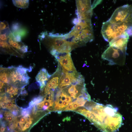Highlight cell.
I'll return each mask as SVG.
<instances>
[{
	"mask_svg": "<svg viewBox=\"0 0 132 132\" xmlns=\"http://www.w3.org/2000/svg\"><path fill=\"white\" fill-rule=\"evenodd\" d=\"M12 33L14 35H20L22 38L26 36L27 33V31L26 28L24 27H22L18 31Z\"/></svg>",
	"mask_w": 132,
	"mask_h": 132,
	"instance_id": "obj_18",
	"label": "cell"
},
{
	"mask_svg": "<svg viewBox=\"0 0 132 132\" xmlns=\"http://www.w3.org/2000/svg\"><path fill=\"white\" fill-rule=\"evenodd\" d=\"M129 36L125 33L109 42V45L116 47L123 50L126 51L127 43Z\"/></svg>",
	"mask_w": 132,
	"mask_h": 132,
	"instance_id": "obj_11",
	"label": "cell"
},
{
	"mask_svg": "<svg viewBox=\"0 0 132 132\" xmlns=\"http://www.w3.org/2000/svg\"><path fill=\"white\" fill-rule=\"evenodd\" d=\"M78 21L91 20L92 15V7L90 0H76Z\"/></svg>",
	"mask_w": 132,
	"mask_h": 132,
	"instance_id": "obj_6",
	"label": "cell"
},
{
	"mask_svg": "<svg viewBox=\"0 0 132 132\" xmlns=\"http://www.w3.org/2000/svg\"><path fill=\"white\" fill-rule=\"evenodd\" d=\"M45 38L44 42L54 57L60 54L70 53L78 46L75 43L66 41L62 35L49 34Z\"/></svg>",
	"mask_w": 132,
	"mask_h": 132,
	"instance_id": "obj_2",
	"label": "cell"
},
{
	"mask_svg": "<svg viewBox=\"0 0 132 132\" xmlns=\"http://www.w3.org/2000/svg\"><path fill=\"white\" fill-rule=\"evenodd\" d=\"M101 1V0H97V1H95V2L93 3V4L92 5V8L93 9L97 5L99 4Z\"/></svg>",
	"mask_w": 132,
	"mask_h": 132,
	"instance_id": "obj_30",
	"label": "cell"
},
{
	"mask_svg": "<svg viewBox=\"0 0 132 132\" xmlns=\"http://www.w3.org/2000/svg\"><path fill=\"white\" fill-rule=\"evenodd\" d=\"M93 119L90 121L101 132H116L122 123V117L110 105L93 101L88 109Z\"/></svg>",
	"mask_w": 132,
	"mask_h": 132,
	"instance_id": "obj_1",
	"label": "cell"
},
{
	"mask_svg": "<svg viewBox=\"0 0 132 132\" xmlns=\"http://www.w3.org/2000/svg\"><path fill=\"white\" fill-rule=\"evenodd\" d=\"M42 97L40 96L36 98H35L30 102V105H34L38 104L41 101H42L43 99Z\"/></svg>",
	"mask_w": 132,
	"mask_h": 132,
	"instance_id": "obj_22",
	"label": "cell"
},
{
	"mask_svg": "<svg viewBox=\"0 0 132 132\" xmlns=\"http://www.w3.org/2000/svg\"><path fill=\"white\" fill-rule=\"evenodd\" d=\"M4 83L3 82L0 81V89H1L3 88V86L4 85Z\"/></svg>",
	"mask_w": 132,
	"mask_h": 132,
	"instance_id": "obj_31",
	"label": "cell"
},
{
	"mask_svg": "<svg viewBox=\"0 0 132 132\" xmlns=\"http://www.w3.org/2000/svg\"><path fill=\"white\" fill-rule=\"evenodd\" d=\"M63 72L77 71L72 60L70 53L59 54L55 56Z\"/></svg>",
	"mask_w": 132,
	"mask_h": 132,
	"instance_id": "obj_9",
	"label": "cell"
},
{
	"mask_svg": "<svg viewBox=\"0 0 132 132\" xmlns=\"http://www.w3.org/2000/svg\"><path fill=\"white\" fill-rule=\"evenodd\" d=\"M12 1L15 6L22 9L28 8L29 4V0H12Z\"/></svg>",
	"mask_w": 132,
	"mask_h": 132,
	"instance_id": "obj_15",
	"label": "cell"
},
{
	"mask_svg": "<svg viewBox=\"0 0 132 132\" xmlns=\"http://www.w3.org/2000/svg\"><path fill=\"white\" fill-rule=\"evenodd\" d=\"M18 91L17 88L10 85L7 88L6 92L10 95L11 97H13V96H15L17 94Z\"/></svg>",
	"mask_w": 132,
	"mask_h": 132,
	"instance_id": "obj_16",
	"label": "cell"
},
{
	"mask_svg": "<svg viewBox=\"0 0 132 132\" xmlns=\"http://www.w3.org/2000/svg\"><path fill=\"white\" fill-rule=\"evenodd\" d=\"M8 69L10 83L17 85L28 83L30 77L27 72L28 69L19 66L17 67H10Z\"/></svg>",
	"mask_w": 132,
	"mask_h": 132,
	"instance_id": "obj_5",
	"label": "cell"
},
{
	"mask_svg": "<svg viewBox=\"0 0 132 132\" xmlns=\"http://www.w3.org/2000/svg\"><path fill=\"white\" fill-rule=\"evenodd\" d=\"M126 51L110 46L104 52L101 57L108 61L110 65L122 66L124 64Z\"/></svg>",
	"mask_w": 132,
	"mask_h": 132,
	"instance_id": "obj_4",
	"label": "cell"
},
{
	"mask_svg": "<svg viewBox=\"0 0 132 132\" xmlns=\"http://www.w3.org/2000/svg\"><path fill=\"white\" fill-rule=\"evenodd\" d=\"M5 130V128L3 127H2L0 128V131H1V132L4 131Z\"/></svg>",
	"mask_w": 132,
	"mask_h": 132,
	"instance_id": "obj_33",
	"label": "cell"
},
{
	"mask_svg": "<svg viewBox=\"0 0 132 132\" xmlns=\"http://www.w3.org/2000/svg\"><path fill=\"white\" fill-rule=\"evenodd\" d=\"M82 75L77 71L67 72L62 71L59 83L58 88L65 89L73 83L76 82Z\"/></svg>",
	"mask_w": 132,
	"mask_h": 132,
	"instance_id": "obj_8",
	"label": "cell"
},
{
	"mask_svg": "<svg viewBox=\"0 0 132 132\" xmlns=\"http://www.w3.org/2000/svg\"><path fill=\"white\" fill-rule=\"evenodd\" d=\"M32 123V121L29 122H27L24 125L23 128L22 129V131H24L26 129L30 127Z\"/></svg>",
	"mask_w": 132,
	"mask_h": 132,
	"instance_id": "obj_24",
	"label": "cell"
},
{
	"mask_svg": "<svg viewBox=\"0 0 132 132\" xmlns=\"http://www.w3.org/2000/svg\"><path fill=\"white\" fill-rule=\"evenodd\" d=\"M5 119L10 123L11 122L15 120L16 118L10 112H6L4 113Z\"/></svg>",
	"mask_w": 132,
	"mask_h": 132,
	"instance_id": "obj_19",
	"label": "cell"
},
{
	"mask_svg": "<svg viewBox=\"0 0 132 132\" xmlns=\"http://www.w3.org/2000/svg\"><path fill=\"white\" fill-rule=\"evenodd\" d=\"M0 31H2L9 28L8 23L5 21L0 22Z\"/></svg>",
	"mask_w": 132,
	"mask_h": 132,
	"instance_id": "obj_21",
	"label": "cell"
},
{
	"mask_svg": "<svg viewBox=\"0 0 132 132\" xmlns=\"http://www.w3.org/2000/svg\"><path fill=\"white\" fill-rule=\"evenodd\" d=\"M37 108L38 109H41L44 106V101H42L41 103L38 104Z\"/></svg>",
	"mask_w": 132,
	"mask_h": 132,
	"instance_id": "obj_28",
	"label": "cell"
},
{
	"mask_svg": "<svg viewBox=\"0 0 132 132\" xmlns=\"http://www.w3.org/2000/svg\"><path fill=\"white\" fill-rule=\"evenodd\" d=\"M51 76L50 75L45 68L41 69L36 76V79L41 87V88H44Z\"/></svg>",
	"mask_w": 132,
	"mask_h": 132,
	"instance_id": "obj_13",
	"label": "cell"
},
{
	"mask_svg": "<svg viewBox=\"0 0 132 132\" xmlns=\"http://www.w3.org/2000/svg\"><path fill=\"white\" fill-rule=\"evenodd\" d=\"M6 101L7 105V109L11 110L13 108L15 107V105L13 104L11 100L8 99Z\"/></svg>",
	"mask_w": 132,
	"mask_h": 132,
	"instance_id": "obj_23",
	"label": "cell"
},
{
	"mask_svg": "<svg viewBox=\"0 0 132 132\" xmlns=\"http://www.w3.org/2000/svg\"><path fill=\"white\" fill-rule=\"evenodd\" d=\"M72 38L71 42L75 43L78 46L84 45L87 43L92 41L94 39L92 26L83 29Z\"/></svg>",
	"mask_w": 132,
	"mask_h": 132,
	"instance_id": "obj_7",
	"label": "cell"
},
{
	"mask_svg": "<svg viewBox=\"0 0 132 132\" xmlns=\"http://www.w3.org/2000/svg\"><path fill=\"white\" fill-rule=\"evenodd\" d=\"M108 21L112 23H125L132 27V6L126 4L118 7Z\"/></svg>",
	"mask_w": 132,
	"mask_h": 132,
	"instance_id": "obj_3",
	"label": "cell"
},
{
	"mask_svg": "<svg viewBox=\"0 0 132 132\" xmlns=\"http://www.w3.org/2000/svg\"><path fill=\"white\" fill-rule=\"evenodd\" d=\"M72 102V105L73 109L74 110L76 109L78 107H79L78 104L76 102Z\"/></svg>",
	"mask_w": 132,
	"mask_h": 132,
	"instance_id": "obj_29",
	"label": "cell"
},
{
	"mask_svg": "<svg viewBox=\"0 0 132 132\" xmlns=\"http://www.w3.org/2000/svg\"><path fill=\"white\" fill-rule=\"evenodd\" d=\"M12 113L13 115H16L18 113H17V111L13 110L12 112Z\"/></svg>",
	"mask_w": 132,
	"mask_h": 132,
	"instance_id": "obj_32",
	"label": "cell"
},
{
	"mask_svg": "<svg viewBox=\"0 0 132 132\" xmlns=\"http://www.w3.org/2000/svg\"><path fill=\"white\" fill-rule=\"evenodd\" d=\"M0 81L4 83H10L8 68L1 70L0 71Z\"/></svg>",
	"mask_w": 132,
	"mask_h": 132,
	"instance_id": "obj_14",
	"label": "cell"
},
{
	"mask_svg": "<svg viewBox=\"0 0 132 132\" xmlns=\"http://www.w3.org/2000/svg\"><path fill=\"white\" fill-rule=\"evenodd\" d=\"M8 42L11 46L13 48L17 49L18 50H20L23 44L20 42H18L13 41L11 38H9Z\"/></svg>",
	"mask_w": 132,
	"mask_h": 132,
	"instance_id": "obj_17",
	"label": "cell"
},
{
	"mask_svg": "<svg viewBox=\"0 0 132 132\" xmlns=\"http://www.w3.org/2000/svg\"><path fill=\"white\" fill-rule=\"evenodd\" d=\"M21 24L18 22H14L12 24L11 28L12 33L16 32L22 28Z\"/></svg>",
	"mask_w": 132,
	"mask_h": 132,
	"instance_id": "obj_20",
	"label": "cell"
},
{
	"mask_svg": "<svg viewBox=\"0 0 132 132\" xmlns=\"http://www.w3.org/2000/svg\"><path fill=\"white\" fill-rule=\"evenodd\" d=\"M0 102V106L2 108L5 109L7 108V102L6 101H2Z\"/></svg>",
	"mask_w": 132,
	"mask_h": 132,
	"instance_id": "obj_27",
	"label": "cell"
},
{
	"mask_svg": "<svg viewBox=\"0 0 132 132\" xmlns=\"http://www.w3.org/2000/svg\"><path fill=\"white\" fill-rule=\"evenodd\" d=\"M91 26V20H82L78 21L71 32L66 34L67 39L75 36L83 29Z\"/></svg>",
	"mask_w": 132,
	"mask_h": 132,
	"instance_id": "obj_12",
	"label": "cell"
},
{
	"mask_svg": "<svg viewBox=\"0 0 132 132\" xmlns=\"http://www.w3.org/2000/svg\"><path fill=\"white\" fill-rule=\"evenodd\" d=\"M58 64L56 72L51 76L47 82L44 89V94H46L51 89L53 91L58 85L60 77L62 72V69Z\"/></svg>",
	"mask_w": 132,
	"mask_h": 132,
	"instance_id": "obj_10",
	"label": "cell"
},
{
	"mask_svg": "<svg viewBox=\"0 0 132 132\" xmlns=\"http://www.w3.org/2000/svg\"><path fill=\"white\" fill-rule=\"evenodd\" d=\"M48 107L45 106H44L43 107V109L44 110H45L46 109H48Z\"/></svg>",
	"mask_w": 132,
	"mask_h": 132,
	"instance_id": "obj_34",
	"label": "cell"
},
{
	"mask_svg": "<svg viewBox=\"0 0 132 132\" xmlns=\"http://www.w3.org/2000/svg\"><path fill=\"white\" fill-rule=\"evenodd\" d=\"M74 110L72 103L71 102L63 110V111L73 110Z\"/></svg>",
	"mask_w": 132,
	"mask_h": 132,
	"instance_id": "obj_26",
	"label": "cell"
},
{
	"mask_svg": "<svg viewBox=\"0 0 132 132\" xmlns=\"http://www.w3.org/2000/svg\"><path fill=\"white\" fill-rule=\"evenodd\" d=\"M28 47L27 46L23 44L21 47L20 51L21 52L24 53L28 52Z\"/></svg>",
	"mask_w": 132,
	"mask_h": 132,
	"instance_id": "obj_25",
	"label": "cell"
}]
</instances>
